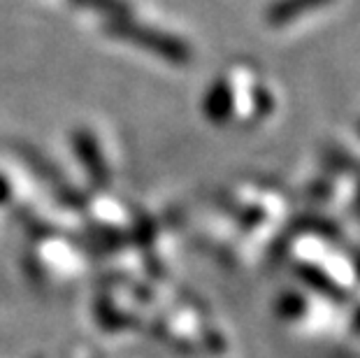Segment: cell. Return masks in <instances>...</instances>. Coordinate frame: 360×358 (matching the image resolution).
Here are the masks:
<instances>
[{
  "instance_id": "cell-1",
  "label": "cell",
  "mask_w": 360,
  "mask_h": 358,
  "mask_svg": "<svg viewBox=\"0 0 360 358\" xmlns=\"http://www.w3.org/2000/svg\"><path fill=\"white\" fill-rule=\"evenodd\" d=\"M328 3H333V0H277V3H272L267 7L265 21L274 28L288 26L290 21L304 17V14L316 12L321 7H326Z\"/></svg>"
}]
</instances>
